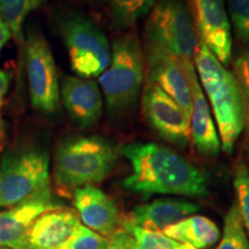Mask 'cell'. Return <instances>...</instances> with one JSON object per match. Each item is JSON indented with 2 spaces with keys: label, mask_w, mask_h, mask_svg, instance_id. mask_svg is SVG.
<instances>
[{
  "label": "cell",
  "mask_w": 249,
  "mask_h": 249,
  "mask_svg": "<svg viewBox=\"0 0 249 249\" xmlns=\"http://www.w3.org/2000/svg\"><path fill=\"white\" fill-rule=\"evenodd\" d=\"M121 154L132 169L129 176L121 180V186L134 194L209 195L208 173L169 148L154 142H133L124 145Z\"/></svg>",
  "instance_id": "cell-1"
},
{
  "label": "cell",
  "mask_w": 249,
  "mask_h": 249,
  "mask_svg": "<svg viewBox=\"0 0 249 249\" xmlns=\"http://www.w3.org/2000/svg\"><path fill=\"white\" fill-rule=\"evenodd\" d=\"M194 66L214 117L220 149L226 154H232L235 142L246 127L244 104L234 76L200 39Z\"/></svg>",
  "instance_id": "cell-2"
},
{
  "label": "cell",
  "mask_w": 249,
  "mask_h": 249,
  "mask_svg": "<svg viewBox=\"0 0 249 249\" xmlns=\"http://www.w3.org/2000/svg\"><path fill=\"white\" fill-rule=\"evenodd\" d=\"M119 152L110 140L97 135L64 139L54 154L53 174L58 186L74 189L98 183L116 167Z\"/></svg>",
  "instance_id": "cell-3"
},
{
  "label": "cell",
  "mask_w": 249,
  "mask_h": 249,
  "mask_svg": "<svg viewBox=\"0 0 249 249\" xmlns=\"http://www.w3.org/2000/svg\"><path fill=\"white\" fill-rule=\"evenodd\" d=\"M144 77V54L135 34L114 39L111 60L98 77L103 98L111 118H124L135 110Z\"/></svg>",
  "instance_id": "cell-4"
},
{
  "label": "cell",
  "mask_w": 249,
  "mask_h": 249,
  "mask_svg": "<svg viewBox=\"0 0 249 249\" xmlns=\"http://www.w3.org/2000/svg\"><path fill=\"white\" fill-rule=\"evenodd\" d=\"M46 195H51L48 151L36 145L5 151L0 160V209Z\"/></svg>",
  "instance_id": "cell-5"
},
{
  "label": "cell",
  "mask_w": 249,
  "mask_h": 249,
  "mask_svg": "<svg viewBox=\"0 0 249 249\" xmlns=\"http://www.w3.org/2000/svg\"><path fill=\"white\" fill-rule=\"evenodd\" d=\"M58 29L71 71L85 79L101 76L111 60V45L104 31L91 18L76 11L62 13L58 18Z\"/></svg>",
  "instance_id": "cell-6"
},
{
  "label": "cell",
  "mask_w": 249,
  "mask_h": 249,
  "mask_svg": "<svg viewBox=\"0 0 249 249\" xmlns=\"http://www.w3.org/2000/svg\"><path fill=\"white\" fill-rule=\"evenodd\" d=\"M145 44L179 60L194 61L198 36L192 13L183 0H157L145 22Z\"/></svg>",
  "instance_id": "cell-7"
},
{
  "label": "cell",
  "mask_w": 249,
  "mask_h": 249,
  "mask_svg": "<svg viewBox=\"0 0 249 249\" xmlns=\"http://www.w3.org/2000/svg\"><path fill=\"white\" fill-rule=\"evenodd\" d=\"M26 54L31 105L42 113L53 114L60 107V83L51 48L38 28L28 33Z\"/></svg>",
  "instance_id": "cell-8"
},
{
  "label": "cell",
  "mask_w": 249,
  "mask_h": 249,
  "mask_svg": "<svg viewBox=\"0 0 249 249\" xmlns=\"http://www.w3.org/2000/svg\"><path fill=\"white\" fill-rule=\"evenodd\" d=\"M142 112L149 126L164 141L185 149L191 142L189 117L178 103L152 83L142 91Z\"/></svg>",
  "instance_id": "cell-9"
},
{
  "label": "cell",
  "mask_w": 249,
  "mask_h": 249,
  "mask_svg": "<svg viewBox=\"0 0 249 249\" xmlns=\"http://www.w3.org/2000/svg\"><path fill=\"white\" fill-rule=\"evenodd\" d=\"M198 39L224 66L232 57V30L225 0H191Z\"/></svg>",
  "instance_id": "cell-10"
},
{
  "label": "cell",
  "mask_w": 249,
  "mask_h": 249,
  "mask_svg": "<svg viewBox=\"0 0 249 249\" xmlns=\"http://www.w3.org/2000/svg\"><path fill=\"white\" fill-rule=\"evenodd\" d=\"M144 67L147 82L152 83L174 99L191 118V86L183 70L182 61L163 50L145 44Z\"/></svg>",
  "instance_id": "cell-11"
},
{
  "label": "cell",
  "mask_w": 249,
  "mask_h": 249,
  "mask_svg": "<svg viewBox=\"0 0 249 249\" xmlns=\"http://www.w3.org/2000/svg\"><path fill=\"white\" fill-rule=\"evenodd\" d=\"M60 102L77 128L88 129L102 118L104 101L98 83L92 79L66 75L60 83Z\"/></svg>",
  "instance_id": "cell-12"
},
{
  "label": "cell",
  "mask_w": 249,
  "mask_h": 249,
  "mask_svg": "<svg viewBox=\"0 0 249 249\" xmlns=\"http://www.w3.org/2000/svg\"><path fill=\"white\" fill-rule=\"evenodd\" d=\"M181 61L192 93L191 140L198 154L214 157L220 151V140L213 112L198 82L194 61Z\"/></svg>",
  "instance_id": "cell-13"
},
{
  "label": "cell",
  "mask_w": 249,
  "mask_h": 249,
  "mask_svg": "<svg viewBox=\"0 0 249 249\" xmlns=\"http://www.w3.org/2000/svg\"><path fill=\"white\" fill-rule=\"evenodd\" d=\"M58 209L51 195L24 201L6 211H0V247L27 249V236L40 214Z\"/></svg>",
  "instance_id": "cell-14"
},
{
  "label": "cell",
  "mask_w": 249,
  "mask_h": 249,
  "mask_svg": "<svg viewBox=\"0 0 249 249\" xmlns=\"http://www.w3.org/2000/svg\"><path fill=\"white\" fill-rule=\"evenodd\" d=\"M74 205L85 226L103 236L113 235L119 226V213L114 201L93 185L74 191Z\"/></svg>",
  "instance_id": "cell-15"
},
{
  "label": "cell",
  "mask_w": 249,
  "mask_h": 249,
  "mask_svg": "<svg viewBox=\"0 0 249 249\" xmlns=\"http://www.w3.org/2000/svg\"><path fill=\"white\" fill-rule=\"evenodd\" d=\"M198 210L200 205L183 198H158L136 205L127 220L142 229L163 232L166 227L195 214Z\"/></svg>",
  "instance_id": "cell-16"
},
{
  "label": "cell",
  "mask_w": 249,
  "mask_h": 249,
  "mask_svg": "<svg viewBox=\"0 0 249 249\" xmlns=\"http://www.w3.org/2000/svg\"><path fill=\"white\" fill-rule=\"evenodd\" d=\"M80 225V218L71 211H48L31 225L27 236V249H59Z\"/></svg>",
  "instance_id": "cell-17"
},
{
  "label": "cell",
  "mask_w": 249,
  "mask_h": 249,
  "mask_svg": "<svg viewBox=\"0 0 249 249\" xmlns=\"http://www.w3.org/2000/svg\"><path fill=\"white\" fill-rule=\"evenodd\" d=\"M163 233L174 240L196 249L213 247L220 239V231L217 224L210 218L200 214H192L183 218L178 223L166 227Z\"/></svg>",
  "instance_id": "cell-18"
},
{
  "label": "cell",
  "mask_w": 249,
  "mask_h": 249,
  "mask_svg": "<svg viewBox=\"0 0 249 249\" xmlns=\"http://www.w3.org/2000/svg\"><path fill=\"white\" fill-rule=\"evenodd\" d=\"M124 234L126 245L129 249H196L182 244L163 232L150 231L134 225L128 220L124 224Z\"/></svg>",
  "instance_id": "cell-19"
},
{
  "label": "cell",
  "mask_w": 249,
  "mask_h": 249,
  "mask_svg": "<svg viewBox=\"0 0 249 249\" xmlns=\"http://www.w3.org/2000/svg\"><path fill=\"white\" fill-rule=\"evenodd\" d=\"M45 0H0V17L7 24L17 44L23 45V26L31 12Z\"/></svg>",
  "instance_id": "cell-20"
},
{
  "label": "cell",
  "mask_w": 249,
  "mask_h": 249,
  "mask_svg": "<svg viewBox=\"0 0 249 249\" xmlns=\"http://www.w3.org/2000/svg\"><path fill=\"white\" fill-rule=\"evenodd\" d=\"M157 0H111V23L118 30H127L147 15Z\"/></svg>",
  "instance_id": "cell-21"
},
{
  "label": "cell",
  "mask_w": 249,
  "mask_h": 249,
  "mask_svg": "<svg viewBox=\"0 0 249 249\" xmlns=\"http://www.w3.org/2000/svg\"><path fill=\"white\" fill-rule=\"evenodd\" d=\"M217 249H249V239L236 202L224 218V232Z\"/></svg>",
  "instance_id": "cell-22"
},
{
  "label": "cell",
  "mask_w": 249,
  "mask_h": 249,
  "mask_svg": "<svg viewBox=\"0 0 249 249\" xmlns=\"http://www.w3.org/2000/svg\"><path fill=\"white\" fill-rule=\"evenodd\" d=\"M233 185L235 189L236 205L246 232L249 235V170L244 160H239L235 165Z\"/></svg>",
  "instance_id": "cell-23"
},
{
  "label": "cell",
  "mask_w": 249,
  "mask_h": 249,
  "mask_svg": "<svg viewBox=\"0 0 249 249\" xmlns=\"http://www.w3.org/2000/svg\"><path fill=\"white\" fill-rule=\"evenodd\" d=\"M232 74L240 91L247 124L249 123V45L236 53L233 60Z\"/></svg>",
  "instance_id": "cell-24"
},
{
  "label": "cell",
  "mask_w": 249,
  "mask_h": 249,
  "mask_svg": "<svg viewBox=\"0 0 249 249\" xmlns=\"http://www.w3.org/2000/svg\"><path fill=\"white\" fill-rule=\"evenodd\" d=\"M225 2L236 37L249 45V0H225Z\"/></svg>",
  "instance_id": "cell-25"
},
{
  "label": "cell",
  "mask_w": 249,
  "mask_h": 249,
  "mask_svg": "<svg viewBox=\"0 0 249 249\" xmlns=\"http://www.w3.org/2000/svg\"><path fill=\"white\" fill-rule=\"evenodd\" d=\"M108 246V239L81 224L73 235L59 249H107Z\"/></svg>",
  "instance_id": "cell-26"
},
{
  "label": "cell",
  "mask_w": 249,
  "mask_h": 249,
  "mask_svg": "<svg viewBox=\"0 0 249 249\" xmlns=\"http://www.w3.org/2000/svg\"><path fill=\"white\" fill-rule=\"evenodd\" d=\"M12 81V73L8 71L0 70V142H2L5 140V134H6V127L4 119H2V107H4V102L6 93H7L9 89V85H11Z\"/></svg>",
  "instance_id": "cell-27"
},
{
  "label": "cell",
  "mask_w": 249,
  "mask_h": 249,
  "mask_svg": "<svg viewBox=\"0 0 249 249\" xmlns=\"http://www.w3.org/2000/svg\"><path fill=\"white\" fill-rule=\"evenodd\" d=\"M12 38V33L9 30V28L2 18L0 17V52L5 48L6 44L8 43V40Z\"/></svg>",
  "instance_id": "cell-28"
},
{
  "label": "cell",
  "mask_w": 249,
  "mask_h": 249,
  "mask_svg": "<svg viewBox=\"0 0 249 249\" xmlns=\"http://www.w3.org/2000/svg\"><path fill=\"white\" fill-rule=\"evenodd\" d=\"M107 249H127L124 231L116 232L112 235V240H110V246Z\"/></svg>",
  "instance_id": "cell-29"
},
{
  "label": "cell",
  "mask_w": 249,
  "mask_h": 249,
  "mask_svg": "<svg viewBox=\"0 0 249 249\" xmlns=\"http://www.w3.org/2000/svg\"><path fill=\"white\" fill-rule=\"evenodd\" d=\"M247 130H246V138H245V150L247 154V157L249 158V123L246 124Z\"/></svg>",
  "instance_id": "cell-30"
},
{
  "label": "cell",
  "mask_w": 249,
  "mask_h": 249,
  "mask_svg": "<svg viewBox=\"0 0 249 249\" xmlns=\"http://www.w3.org/2000/svg\"><path fill=\"white\" fill-rule=\"evenodd\" d=\"M83 1H87V2H102V1H107V0H83Z\"/></svg>",
  "instance_id": "cell-31"
},
{
  "label": "cell",
  "mask_w": 249,
  "mask_h": 249,
  "mask_svg": "<svg viewBox=\"0 0 249 249\" xmlns=\"http://www.w3.org/2000/svg\"><path fill=\"white\" fill-rule=\"evenodd\" d=\"M0 249H6V248H0Z\"/></svg>",
  "instance_id": "cell-32"
},
{
  "label": "cell",
  "mask_w": 249,
  "mask_h": 249,
  "mask_svg": "<svg viewBox=\"0 0 249 249\" xmlns=\"http://www.w3.org/2000/svg\"><path fill=\"white\" fill-rule=\"evenodd\" d=\"M127 249H129V248H128V247H127Z\"/></svg>",
  "instance_id": "cell-33"
}]
</instances>
